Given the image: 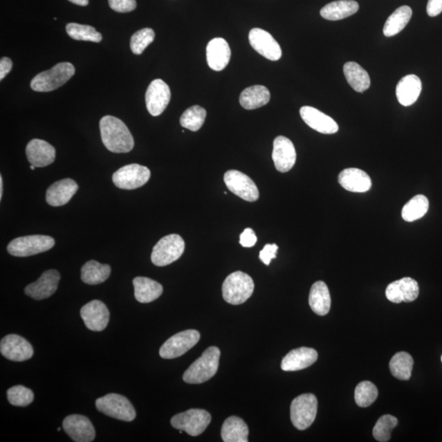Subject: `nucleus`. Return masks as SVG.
I'll return each mask as SVG.
<instances>
[{
	"instance_id": "nucleus-23",
	"label": "nucleus",
	"mask_w": 442,
	"mask_h": 442,
	"mask_svg": "<svg viewBox=\"0 0 442 442\" xmlns=\"http://www.w3.org/2000/svg\"><path fill=\"white\" fill-rule=\"evenodd\" d=\"M318 359V352L313 348L300 347L289 352L281 363L284 371H298L310 367Z\"/></svg>"
},
{
	"instance_id": "nucleus-38",
	"label": "nucleus",
	"mask_w": 442,
	"mask_h": 442,
	"mask_svg": "<svg viewBox=\"0 0 442 442\" xmlns=\"http://www.w3.org/2000/svg\"><path fill=\"white\" fill-rule=\"evenodd\" d=\"M206 117L207 111L202 107H191L181 116V127L191 131H198L203 126Z\"/></svg>"
},
{
	"instance_id": "nucleus-37",
	"label": "nucleus",
	"mask_w": 442,
	"mask_h": 442,
	"mask_svg": "<svg viewBox=\"0 0 442 442\" xmlns=\"http://www.w3.org/2000/svg\"><path fill=\"white\" fill-rule=\"evenodd\" d=\"M428 208L430 202L427 196L422 194L416 195L405 205L401 216L404 221L413 222L425 216Z\"/></svg>"
},
{
	"instance_id": "nucleus-26",
	"label": "nucleus",
	"mask_w": 442,
	"mask_h": 442,
	"mask_svg": "<svg viewBox=\"0 0 442 442\" xmlns=\"http://www.w3.org/2000/svg\"><path fill=\"white\" fill-rule=\"evenodd\" d=\"M231 50L229 44L223 38L211 40L207 46V61L210 68L221 71L229 64Z\"/></svg>"
},
{
	"instance_id": "nucleus-39",
	"label": "nucleus",
	"mask_w": 442,
	"mask_h": 442,
	"mask_svg": "<svg viewBox=\"0 0 442 442\" xmlns=\"http://www.w3.org/2000/svg\"><path fill=\"white\" fill-rule=\"evenodd\" d=\"M66 29L69 37L75 40L100 43L102 39V35L91 26L69 24Z\"/></svg>"
},
{
	"instance_id": "nucleus-36",
	"label": "nucleus",
	"mask_w": 442,
	"mask_h": 442,
	"mask_svg": "<svg viewBox=\"0 0 442 442\" xmlns=\"http://www.w3.org/2000/svg\"><path fill=\"white\" fill-rule=\"evenodd\" d=\"M413 366L414 360L407 352H398L390 361L391 373L400 380H409L412 377Z\"/></svg>"
},
{
	"instance_id": "nucleus-45",
	"label": "nucleus",
	"mask_w": 442,
	"mask_h": 442,
	"mask_svg": "<svg viewBox=\"0 0 442 442\" xmlns=\"http://www.w3.org/2000/svg\"><path fill=\"white\" fill-rule=\"evenodd\" d=\"M279 247L276 244H266L260 252V257L261 261L265 265L269 266L272 259L276 258V253L278 251Z\"/></svg>"
},
{
	"instance_id": "nucleus-18",
	"label": "nucleus",
	"mask_w": 442,
	"mask_h": 442,
	"mask_svg": "<svg viewBox=\"0 0 442 442\" xmlns=\"http://www.w3.org/2000/svg\"><path fill=\"white\" fill-rule=\"evenodd\" d=\"M60 279L59 271L47 270L35 282L26 286L25 293L35 300H44L51 297L57 291Z\"/></svg>"
},
{
	"instance_id": "nucleus-5",
	"label": "nucleus",
	"mask_w": 442,
	"mask_h": 442,
	"mask_svg": "<svg viewBox=\"0 0 442 442\" xmlns=\"http://www.w3.org/2000/svg\"><path fill=\"white\" fill-rule=\"evenodd\" d=\"M95 405L98 412L118 421L131 422L136 417V409L131 401L116 393L97 399Z\"/></svg>"
},
{
	"instance_id": "nucleus-52",
	"label": "nucleus",
	"mask_w": 442,
	"mask_h": 442,
	"mask_svg": "<svg viewBox=\"0 0 442 442\" xmlns=\"http://www.w3.org/2000/svg\"><path fill=\"white\" fill-rule=\"evenodd\" d=\"M441 361H442V356H441Z\"/></svg>"
},
{
	"instance_id": "nucleus-1",
	"label": "nucleus",
	"mask_w": 442,
	"mask_h": 442,
	"mask_svg": "<svg viewBox=\"0 0 442 442\" xmlns=\"http://www.w3.org/2000/svg\"><path fill=\"white\" fill-rule=\"evenodd\" d=\"M102 141L107 149L115 154H127L133 149L135 141L122 120L106 116L100 120Z\"/></svg>"
},
{
	"instance_id": "nucleus-12",
	"label": "nucleus",
	"mask_w": 442,
	"mask_h": 442,
	"mask_svg": "<svg viewBox=\"0 0 442 442\" xmlns=\"http://www.w3.org/2000/svg\"><path fill=\"white\" fill-rule=\"evenodd\" d=\"M225 185L232 193L247 202H255L259 199V190L255 183L245 174L235 169L225 174Z\"/></svg>"
},
{
	"instance_id": "nucleus-21",
	"label": "nucleus",
	"mask_w": 442,
	"mask_h": 442,
	"mask_svg": "<svg viewBox=\"0 0 442 442\" xmlns=\"http://www.w3.org/2000/svg\"><path fill=\"white\" fill-rule=\"evenodd\" d=\"M301 117L307 126L324 135H333L339 127L335 120L318 109L304 106L300 109Z\"/></svg>"
},
{
	"instance_id": "nucleus-31",
	"label": "nucleus",
	"mask_w": 442,
	"mask_h": 442,
	"mask_svg": "<svg viewBox=\"0 0 442 442\" xmlns=\"http://www.w3.org/2000/svg\"><path fill=\"white\" fill-rule=\"evenodd\" d=\"M270 100L269 89L263 86H253L245 89L239 97L241 106L247 110L261 108L266 105Z\"/></svg>"
},
{
	"instance_id": "nucleus-42",
	"label": "nucleus",
	"mask_w": 442,
	"mask_h": 442,
	"mask_svg": "<svg viewBox=\"0 0 442 442\" xmlns=\"http://www.w3.org/2000/svg\"><path fill=\"white\" fill-rule=\"evenodd\" d=\"M8 400L11 405L25 407L33 403L34 393L24 386H15L7 392Z\"/></svg>"
},
{
	"instance_id": "nucleus-51",
	"label": "nucleus",
	"mask_w": 442,
	"mask_h": 442,
	"mask_svg": "<svg viewBox=\"0 0 442 442\" xmlns=\"http://www.w3.org/2000/svg\"><path fill=\"white\" fill-rule=\"evenodd\" d=\"M35 167L33 166V165H30V169H33V171H34Z\"/></svg>"
},
{
	"instance_id": "nucleus-11",
	"label": "nucleus",
	"mask_w": 442,
	"mask_h": 442,
	"mask_svg": "<svg viewBox=\"0 0 442 442\" xmlns=\"http://www.w3.org/2000/svg\"><path fill=\"white\" fill-rule=\"evenodd\" d=\"M149 169L138 164H129L113 174V181L119 189L132 190L144 186L149 181Z\"/></svg>"
},
{
	"instance_id": "nucleus-29",
	"label": "nucleus",
	"mask_w": 442,
	"mask_h": 442,
	"mask_svg": "<svg viewBox=\"0 0 442 442\" xmlns=\"http://www.w3.org/2000/svg\"><path fill=\"white\" fill-rule=\"evenodd\" d=\"M133 284L136 300L140 303H150L157 300L163 293L162 285L146 277H136L133 280Z\"/></svg>"
},
{
	"instance_id": "nucleus-33",
	"label": "nucleus",
	"mask_w": 442,
	"mask_h": 442,
	"mask_svg": "<svg viewBox=\"0 0 442 442\" xmlns=\"http://www.w3.org/2000/svg\"><path fill=\"white\" fill-rule=\"evenodd\" d=\"M248 427L242 418H228L223 423L221 437L225 442H248Z\"/></svg>"
},
{
	"instance_id": "nucleus-8",
	"label": "nucleus",
	"mask_w": 442,
	"mask_h": 442,
	"mask_svg": "<svg viewBox=\"0 0 442 442\" xmlns=\"http://www.w3.org/2000/svg\"><path fill=\"white\" fill-rule=\"evenodd\" d=\"M318 400L315 395L302 394L293 400L291 404V421L298 430H306L311 426L316 418Z\"/></svg>"
},
{
	"instance_id": "nucleus-47",
	"label": "nucleus",
	"mask_w": 442,
	"mask_h": 442,
	"mask_svg": "<svg viewBox=\"0 0 442 442\" xmlns=\"http://www.w3.org/2000/svg\"><path fill=\"white\" fill-rule=\"evenodd\" d=\"M427 12L430 17L439 16L442 12V0H428Z\"/></svg>"
},
{
	"instance_id": "nucleus-43",
	"label": "nucleus",
	"mask_w": 442,
	"mask_h": 442,
	"mask_svg": "<svg viewBox=\"0 0 442 442\" xmlns=\"http://www.w3.org/2000/svg\"><path fill=\"white\" fill-rule=\"evenodd\" d=\"M155 33L153 29L145 28L138 30L131 39V51L136 55H142L145 48L154 42Z\"/></svg>"
},
{
	"instance_id": "nucleus-32",
	"label": "nucleus",
	"mask_w": 442,
	"mask_h": 442,
	"mask_svg": "<svg viewBox=\"0 0 442 442\" xmlns=\"http://www.w3.org/2000/svg\"><path fill=\"white\" fill-rule=\"evenodd\" d=\"M343 73L348 84L356 92L363 93L369 88L370 77L367 71L356 62H347L343 66Z\"/></svg>"
},
{
	"instance_id": "nucleus-20",
	"label": "nucleus",
	"mask_w": 442,
	"mask_h": 442,
	"mask_svg": "<svg viewBox=\"0 0 442 442\" xmlns=\"http://www.w3.org/2000/svg\"><path fill=\"white\" fill-rule=\"evenodd\" d=\"M419 287L416 280L412 278L400 279L387 286L386 297L392 302H412L416 300Z\"/></svg>"
},
{
	"instance_id": "nucleus-49",
	"label": "nucleus",
	"mask_w": 442,
	"mask_h": 442,
	"mask_svg": "<svg viewBox=\"0 0 442 442\" xmlns=\"http://www.w3.org/2000/svg\"><path fill=\"white\" fill-rule=\"evenodd\" d=\"M69 1L80 6H87L89 4V0H69Z\"/></svg>"
},
{
	"instance_id": "nucleus-9",
	"label": "nucleus",
	"mask_w": 442,
	"mask_h": 442,
	"mask_svg": "<svg viewBox=\"0 0 442 442\" xmlns=\"http://www.w3.org/2000/svg\"><path fill=\"white\" fill-rule=\"evenodd\" d=\"M212 416L206 410L191 409L178 414L172 418V426L176 430L185 431L192 436L202 434L207 430Z\"/></svg>"
},
{
	"instance_id": "nucleus-34",
	"label": "nucleus",
	"mask_w": 442,
	"mask_h": 442,
	"mask_svg": "<svg viewBox=\"0 0 442 442\" xmlns=\"http://www.w3.org/2000/svg\"><path fill=\"white\" fill-rule=\"evenodd\" d=\"M413 12L409 6H401L388 17L383 28V34L387 37H394L399 34L409 24Z\"/></svg>"
},
{
	"instance_id": "nucleus-2",
	"label": "nucleus",
	"mask_w": 442,
	"mask_h": 442,
	"mask_svg": "<svg viewBox=\"0 0 442 442\" xmlns=\"http://www.w3.org/2000/svg\"><path fill=\"white\" fill-rule=\"evenodd\" d=\"M221 351L217 347L208 348L202 356L195 360L183 375V380L190 384H200L215 376L220 362Z\"/></svg>"
},
{
	"instance_id": "nucleus-27",
	"label": "nucleus",
	"mask_w": 442,
	"mask_h": 442,
	"mask_svg": "<svg viewBox=\"0 0 442 442\" xmlns=\"http://www.w3.org/2000/svg\"><path fill=\"white\" fill-rule=\"evenodd\" d=\"M421 91V80L415 75H405L397 84L396 89L397 100L403 106H412L418 100Z\"/></svg>"
},
{
	"instance_id": "nucleus-13",
	"label": "nucleus",
	"mask_w": 442,
	"mask_h": 442,
	"mask_svg": "<svg viewBox=\"0 0 442 442\" xmlns=\"http://www.w3.org/2000/svg\"><path fill=\"white\" fill-rule=\"evenodd\" d=\"M249 42L253 49L266 59L278 61L282 57V49L275 39L265 30L253 28L249 33Z\"/></svg>"
},
{
	"instance_id": "nucleus-25",
	"label": "nucleus",
	"mask_w": 442,
	"mask_h": 442,
	"mask_svg": "<svg viewBox=\"0 0 442 442\" xmlns=\"http://www.w3.org/2000/svg\"><path fill=\"white\" fill-rule=\"evenodd\" d=\"M78 187L77 182L71 178L53 183L46 192V202L52 207L64 206L77 193Z\"/></svg>"
},
{
	"instance_id": "nucleus-50",
	"label": "nucleus",
	"mask_w": 442,
	"mask_h": 442,
	"mask_svg": "<svg viewBox=\"0 0 442 442\" xmlns=\"http://www.w3.org/2000/svg\"><path fill=\"white\" fill-rule=\"evenodd\" d=\"M3 177L0 176V199H2L3 196Z\"/></svg>"
},
{
	"instance_id": "nucleus-10",
	"label": "nucleus",
	"mask_w": 442,
	"mask_h": 442,
	"mask_svg": "<svg viewBox=\"0 0 442 442\" xmlns=\"http://www.w3.org/2000/svg\"><path fill=\"white\" fill-rule=\"evenodd\" d=\"M200 340V333L194 329L178 333L160 348V356L163 359H176L186 353Z\"/></svg>"
},
{
	"instance_id": "nucleus-46",
	"label": "nucleus",
	"mask_w": 442,
	"mask_h": 442,
	"mask_svg": "<svg viewBox=\"0 0 442 442\" xmlns=\"http://www.w3.org/2000/svg\"><path fill=\"white\" fill-rule=\"evenodd\" d=\"M257 241V238L255 232L250 229V228H247L240 235L239 242L243 248L253 247V246L256 244Z\"/></svg>"
},
{
	"instance_id": "nucleus-41",
	"label": "nucleus",
	"mask_w": 442,
	"mask_h": 442,
	"mask_svg": "<svg viewBox=\"0 0 442 442\" xmlns=\"http://www.w3.org/2000/svg\"><path fill=\"white\" fill-rule=\"evenodd\" d=\"M398 424V421L391 414L383 415L378 418L373 430L375 439L380 442H387L391 439V433Z\"/></svg>"
},
{
	"instance_id": "nucleus-40",
	"label": "nucleus",
	"mask_w": 442,
	"mask_h": 442,
	"mask_svg": "<svg viewBox=\"0 0 442 442\" xmlns=\"http://www.w3.org/2000/svg\"><path fill=\"white\" fill-rule=\"evenodd\" d=\"M378 396V388L371 382H361L356 387L355 400L360 407H369L376 400Z\"/></svg>"
},
{
	"instance_id": "nucleus-4",
	"label": "nucleus",
	"mask_w": 442,
	"mask_h": 442,
	"mask_svg": "<svg viewBox=\"0 0 442 442\" xmlns=\"http://www.w3.org/2000/svg\"><path fill=\"white\" fill-rule=\"evenodd\" d=\"M254 288L253 279L243 272L230 274L222 286L223 298L232 305L243 304L251 297Z\"/></svg>"
},
{
	"instance_id": "nucleus-14",
	"label": "nucleus",
	"mask_w": 442,
	"mask_h": 442,
	"mask_svg": "<svg viewBox=\"0 0 442 442\" xmlns=\"http://www.w3.org/2000/svg\"><path fill=\"white\" fill-rule=\"evenodd\" d=\"M172 93L163 80H154L147 89L145 100L147 111L154 117L162 114L171 100Z\"/></svg>"
},
{
	"instance_id": "nucleus-19",
	"label": "nucleus",
	"mask_w": 442,
	"mask_h": 442,
	"mask_svg": "<svg viewBox=\"0 0 442 442\" xmlns=\"http://www.w3.org/2000/svg\"><path fill=\"white\" fill-rule=\"evenodd\" d=\"M272 158L277 171L282 173L291 169L297 160L296 149L293 142L284 136H278L274 141Z\"/></svg>"
},
{
	"instance_id": "nucleus-28",
	"label": "nucleus",
	"mask_w": 442,
	"mask_h": 442,
	"mask_svg": "<svg viewBox=\"0 0 442 442\" xmlns=\"http://www.w3.org/2000/svg\"><path fill=\"white\" fill-rule=\"evenodd\" d=\"M359 8V3L354 0H338L325 6L320 10V15L326 20L338 21L355 15Z\"/></svg>"
},
{
	"instance_id": "nucleus-7",
	"label": "nucleus",
	"mask_w": 442,
	"mask_h": 442,
	"mask_svg": "<svg viewBox=\"0 0 442 442\" xmlns=\"http://www.w3.org/2000/svg\"><path fill=\"white\" fill-rule=\"evenodd\" d=\"M184 239L178 234L164 237L154 246L151 260L155 266L163 267L180 259L185 252Z\"/></svg>"
},
{
	"instance_id": "nucleus-44",
	"label": "nucleus",
	"mask_w": 442,
	"mask_h": 442,
	"mask_svg": "<svg viewBox=\"0 0 442 442\" xmlns=\"http://www.w3.org/2000/svg\"><path fill=\"white\" fill-rule=\"evenodd\" d=\"M111 10L118 12H129L135 10L137 6L136 0H109Z\"/></svg>"
},
{
	"instance_id": "nucleus-6",
	"label": "nucleus",
	"mask_w": 442,
	"mask_h": 442,
	"mask_svg": "<svg viewBox=\"0 0 442 442\" xmlns=\"http://www.w3.org/2000/svg\"><path fill=\"white\" fill-rule=\"evenodd\" d=\"M55 244V240L46 235L19 237L8 245V252L13 257H28L47 252Z\"/></svg>"
},
{
	"instance_id": "nucleus-48",
	"label": "nucleus",
	"mask_w": 442,
	"mask_h": 442,
	"mask_svg": "<svg viewBox=\"0 0 442 442\" xmlns=\"http://www.w3.org/2000/svg\"><path fill=\"white\" fill-rule=\"evenodd\" d=\"M12 68V62L8 57H2L0 60V80H3L6 75L10 73Z\"/></svg>"
},
{
	"instance_id": "nucleus-22",
	"label": "nucleus",
	"mask_w": 442,
	"mask_h": 442,
	"mask_svg": "<svg viewBox=\"0 0 442 442\" xmlns=\"http://www.w3.org/2000/svg\"><path fill=\"white\" fill-rule=\"evenodd\" d=\"M26 157L35 167H46L55 162L56 150L44 140L35 138L28 142L26 149Z\"/></svg>"
},
{
	"instance_id": "nucleus-15",
	"label": "nucleus",
	"mask_w": 442,
	"mask_h": 442,
	"mask_svg": "<svg viewBox=\"0 0 442 442\" xmlns=\"http://www.w3.org/2000/svg\"><path fill=\"white\" fill-rule=\"evenodd\" d=\"M0 351L6 359L17 362L30 360L34 354L33 347L30 342L17 334L7 335L2 339Z\"/></svg>"
},
{
	"instance_id": "nucleus-17",
	"label": "nucleus",
	"mask_w": 442,
	"mask_h": 442,
	"mask_svg": "<svg viewBox=\"0 0 442 442\" xmlns=\"http://www.w3.org/2000/svg\"><path fill=\"white\" fill-rule=\"evenodd\" d=\"M80 316L87 329L91 331L101 332L109 323L110 313L104 302L93 300L82 308Z\"/></svg>"
},
{
	"instance_id": "nucleus-3",
	"label": "nucleus",
	"mask_w": 442,
	"mask_h": 442,
	"mask_svg": "<svg viewBox=\"0 0 442 442\" xmlns=\"http://www.w3.org/2000/svg\"><path fill=\"white\" fill-rule=\"evenodd\" d=\"M74 66L70 62H60L43 73L35 75L31 80L30 87L37 92H50L64 86L73 77Z\"/></svg>"
},
{
	"instance_id": "nucleus-16",
	"label": "nucleus",
	"mask_w": 442,
	"mask_h": 442,
	"mask_svg": "<svg viewBox=\"0 0 442 442\" xmlns=\"http://www.w3.org/2000/svg\"><path fill=\"white\" fill-rule=\"evenodd\" d=\"M66 434L75 442H91L95 439V427L89 419L80 414H71L62 423Z\"/></svg>"
},
{
	"instance_id": "nucleus-35",
	"label": "nucleus",
	"mask_w": 442,
	"mask_h": 442,
	"mask_svg": "<svg viewBox=\"0 0 442 442\" xmlns=\"http://www.w3.org/2000/svg\"><path fill=\"white\" fill-rule=\"evenodd\" d=\"M111 275V267L96 261H89L82 268V279L84 284L97 285L105 282Z\"/></svg>"
},
{
	"instance_id": "nucleus-30",
	"label": "nucleus",
	"mask_w": 442,
	"mask_h": 442,
	"mask_svg": "<svg viewBox=\"0 0 442 442\" xmlns=\"http://www.w3.org/2000/svg\"><path fill=\"white\" fill-rule=\"evenodd\" d=\"M309 304L316 315L324 316L329 313L331 308V297L328 286L323 281H318L312 285Z\"/></svg>"
},
{
	"instance_id": "nucleus-24",
	"label": "nucleus",
	"mask_w": 442,
	"mask_h": 442,
	"mask_svg": "<svg viewBox=\"0 0 442 442\" xmlns=\"http://www.w3.org/2000/svg\"><path fill=\"white\" fill-rule=\"evenodd\" d=\"M339 184L347 191L365 193L372 187L371 178L368 174L358 168H347L339 174Z\"/></svg>"
}]
</instances>
